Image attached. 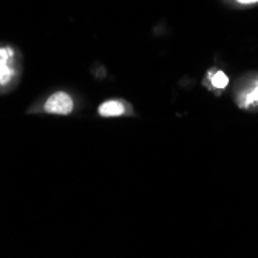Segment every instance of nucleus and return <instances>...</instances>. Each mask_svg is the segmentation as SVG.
I'll list each match as a JSON object with an SVG mask.
<instances>
[{"instance_id":"f03ea898","label":"nucleus","mask_w":258,"mask_h":258,"mask_svg":"<svg viewBox=\"0 0 258 258\" xmlns=\"http://www.w3.org/2000/svg\"><path fill=\"white\" fill-rule=\"evenodd\" d=\"M45 111L53 113V114H70L75 108V101L72 96L67 95L63 91H57L51 95L45 102Z\"/></svg>"},{"instance_id":"f257e3e1","label":"nucleus","mask_w":258,"mask_h":258,"mask_svg":"<svg viewBox=\"0 0 258 258\" xmlns=\"http://www.w3.org/2000/svg\"><path fill=\"white\" fill-rule=\"evenodd\" d=\"M16 73V51L11 46H0V88L10 85Z\"/></svg>"},{"instance_id":"20e7f679","label":"nucleus","mask_w":258,"mask_h":258,"mask_svg":"<svg viewBox=\"0 0 258 258\" xmlns=\"http://www.w3.org/2000/svg\"><path fill=\"white\" fill-rule=\"evenodd\" d=\"M125 113V105L119 101H107L99 107V114L105 118H113V116H121Z\"/></svg>"},{"instance_id":"423d86ee","label":"nucleus","mask_w":258,"mask_h":258,"mask_svg":"<svg viewBox=\"0 0 258 258\" xmlns=\"http://www.w3.org/2000/svg\"><path fill=\"white\" fill-rule=\"evenodd\" d=\"M237 2H240V4H255V2H258V0H237Z\"/></svg>"},{"instance_id":"39448f33","label":"nucleus","mask_w":258,"mask_h":258,"mask_svg":"<svg viewBox=\"0 0 258 258\" xmlns=\"http://www.w3.org/2000/svg\"><path fill=\"white\" fill-rule=\"evenodd\" d=\"M209 79H210V82H212V85L218 90L224 88L229 84V79L223 72H212L209 75Z\"/></svg>"},{"instance_id":"7ed1b4c3","label":"nucleus","mask_w":258,"mask_h":258,"mask_svg":"<svg viewBox=\"0 0 258 258\" xmlns=\"http://www.w3.org/2000/svg\"><path fill=\"white\" fill-rule=\"evenodd\" d=\"M238 104L241 108H252L258 105V79L253 81L252 85L244 88L238 98Z\"/></svg>"}]
</instances>
